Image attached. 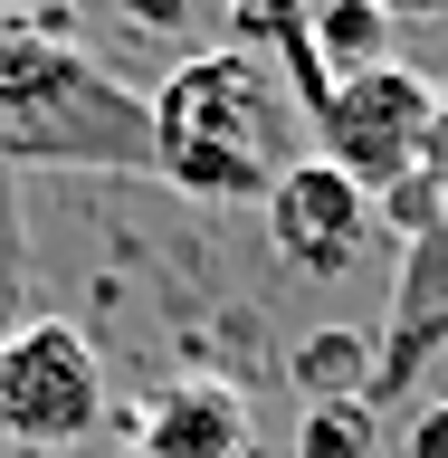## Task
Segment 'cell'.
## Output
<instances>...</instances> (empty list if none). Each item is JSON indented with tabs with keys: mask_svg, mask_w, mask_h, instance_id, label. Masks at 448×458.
<instances>
[{
	"mask_svg": "<svg viewBox=\"0 0 448 458\" xmlns=\"http://www.w3.org/2000/svg\"><path fill=\"white\" fill-rule=\"evenodd\" d=\"M0 172H143L153 106L77 38L67 0L0 10Z\"/></svg>",
	"mask_w": 448,
	"mask_h": 458,
	"instance_id": "6da1fadb",
	"label": "cell"
},
{
	"mask_svg": "<svg viewBox=\"0 0 448 458\" xmlns=\"http://www.w3.org/2000/svg\"><path fill=\"white\" fill-rule=\"evenodd\" d=\"M153 106V182L182 200H267L296 153V96L267 57L249 48H200L163 67Z\"/></svg>",
	"mask_w": 448,
	"mask_h": 458,
	"instance_id": "7a4b0ae2",
	"label": "cell"
},
{
	"mask_svg": "<svg viewBox=\"0 0 448 458\" xmlns=\"http://www.w3.org/2000/svg\"><path fill=\"white\" fill-rule=\"evenodd\" d=\"M106 420V363L86 325L67 315H29L0 335V439L29 458H57V449H86Z\"/></svg>",
	"mask_w": 448,
	"mask_h": 458,
	"instance_id": "3957f363",
	"label": "cell"
},
{
	"mask_svg": "<svg viewBox=\"0 0 448 458\" xmlns=\"http://www.w3.org/2000/svg\"><path fill=\"white\" fill-rule=\"evenodd\" d=\"M439 77H420V67H372V77H343L334 96H325V114H315V153L343 172V182H363L372 200L392 191V182H410L429 153V124H439Z\"/></svg>",
	"mask_w": 448,
	"mask_h": 458,
	"instance_id": "277c9868",
	"label": "cell"
},
{
	"mask_svg": "<svg viewBox=\"0 0 448 458\" xmlns=\"http://www.w3.org/2000/svg\"><path fill=\"white\" fill-rule=\"evenodd\" d=\"M267 249H277V267H296V277H353L363 249H372V191L343 182L325 153L286 163L277 191H267Z\"/></svg>",
	"mask_w": 448,
	"mask_h": 458,
	"instance_id": "5b68a950",
	"label": "cell"
},
{
	"mask_svg": "<svg viewBox=\"0 0 448 458\" xmlns=\"http://www.w3.org/2000/svg\"><path fill=\"white\" fill-rule=\"evenodd\" d=\"M448 353V229L410 239L392 277V325L372 335V411L401 392H420V372Z\"/></svg>",
	"mask_w": 448,
	"mask_h": 458,
	"instance_id": "8992f818",
	"label": "cell"
},
{
	"mask_svg": "<svg viewBox=\"0 0 448 458\" xmlns=\"http://www.w3.org/2000/svg\"><path fill=\"white\" fill-rule=\"evenodd\" d=\"M124 458H249V392L220 372H182L134 411Z\"/></svg>",
	"mask_w": 448,
	"mask_h": 458,
	"instance_id": "52a82bcc",
	"label": "cell"
},
{
	"mask_svg": "<svg viewBox=\"0 0 448 458\" xmlns=\"http://www.w3.org/2000/svg\"><path fill=\"white\" fill-rule=\"evenodd\" d=\"M286 382L315 401H372V335H353V325H325V335L286 344Z\"/></svg>",
	"mask_w": 448,
	"mask_h": 458,
	"instance_id": "ba28073f",
	"label": "cell"
},
{
	"mask_svg": "<svg viewBox=\"0 0 448 458\" xmlns=\"http://www.w3.org/2000/svg\"><path fill=\"white\" fill-rule=\"evenodd\" d=\"M306 57L325 67V77H372V67H392V20L372 10V0H325L306 29Z\"/></svg>",
	"mask_w": 448,
	"mask_h": 458,
	"instance_id": "9c48e42d",
	"label": "cell"
},
{
	"mask_svg": "<svg viewBox=\"0 0 448 458\" xmlns=\"http://www.w3.org/2000/svg\"><path fill=\"white\" fill-rule=\"evenodd\" d=\"M296 458H382V411L372 401H315V411H296Z\"/></svg>",
	"mask_w": 448,
	"mask_h": 458,
	"instance_id": "30bf717a",
	"label": "cell"
},
{
	"mask_svg": "<svg viewBox=\"0 0 448 458\" xmlns=\"http://www.w3.org/2000/svg\"><path fill=\"white\" fill-rule=\"evenodd\" d=\"M315 10H325V0H229V20H239V38H229V48H249V57H267V67H286V57L306 48Z\"/></svg>",
	"mask_w": 448,
	"mask_h": 458,
	"instance_id": "8fae6325",
	"label": "cell"
},
{
	"mask_svg": "<svg viewBox=\"0 0 448 458\" xmlns=\"http://www.w3.org/2000/svg\"><path fill=\"white\" fill-rule=\"evenodd\" d=\"M29 325V249H20V191L0 172V335Z\"/></svg>",
	"mask_w": 448,
	"mask_h": 458,
	"instance_id": "7c38bea8",
	"label": "cell"
},
{
	"mask_svg": "<svg viewBox=\"0 0 448 458\" xmlns=\"http://www.w3.org/2000/svg\"><path fill=\"white\" fill-rule=\"evenodd\" d=\"M114 10H124L143 38H182V29L200 20V0H114Z\"/></svg>",
	"mask_w": 448,
	"mask_h": 458,
	"instance_id": "4fadbf2b",
	"label": "cell"
},
{
	"mask_svg": "<svg viewBox=\"0 0 448 458\" xmlns=\"http://www.w3.org/2000/svg\"><path fill=\"white\" fill-rule=\"evenodd\" d=\"M401 458H448V401H420L401 429Z\"/></svg>",
	"mask_w": 448,
	"mask_h": 458,
	"instance_id": "5bb4252c",
	"label": "cell"
},
{
	"mask_svg": "<svg viewBox=\"0 0 448 458\" xmlns=\"http://www.w3.org/2000/svg\"><path fill=\"white\" fill-rule=\"evenodd\" d=\"M382 20H448V0H372Z\"/></svg>",
	"mask_w": 448,
	"mask_h": 458,
	"instance_id": "9a60e30c",
	"label": "cell"
},
{
	"mask_svg": "<svg viewBox=\"0 0 448 458\" xmlns=\"http://www.w3.org/2000/svg\"><path fill=\"white\" fill-rule=\"evenodd\" d=\"M0 458H10V439H0Z\"/></svg>",
	"mask_w": 448,
	"mask_h": 458,
	"instance_id": "2e32d148",
	"label": "cell"
},
{
	"mask_svg": "<svg viewBox=\"0 0 448 458\" xmlns=\"http://www.w3.org/2000/svg\"><path fill=\"white\" fill-rule=\"evenodd\" d=\"M249 458H258V449H249Z\"/></svg>",
	"mask_w": 448,
	"mask_h": 458,
	"instance_id": "e0dca14e",
	"label": "cell"
}]
</instances>
